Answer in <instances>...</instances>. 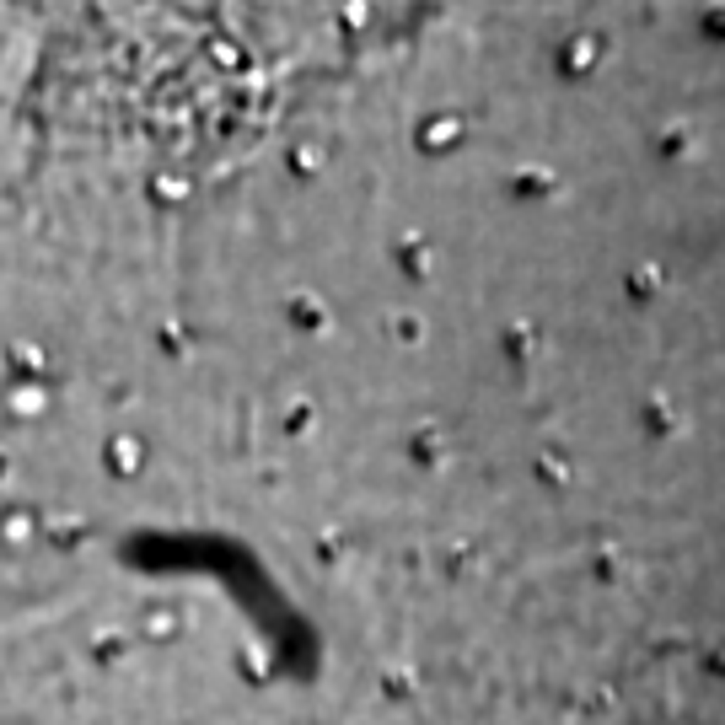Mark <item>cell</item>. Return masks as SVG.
<instances>
[{"mask_svg":"<svg viewBox=\"0 0 725 725\" xmlns=\"http://www.w3.org/2000/svg\"><path fill=\"white\" fill-rule=\"evenodd\" d=\"M596 60H602V38H596V33H580V38H569V43H564V70L569 75L596 70Z\"/></svg>","mask_w":725,"mask_h":725,"instance_id":"cell-1","label":"cell"},{"mask_svg":"<svg viewBox=\"0 0 725 725\" xmlns=\"http://www.w3.org/2000/svg\"><path fill=\"white\" fill-rule=\"evenodd\" d=\"M140 462H145V446L134 441V435H113V441H108V468L113 473L129 478V473H140Z\"/></svg>","mask_w":725,"mask_h":725,"instance_id":"cell-2","label":"cell"},{"mask_svg":"<svg viewBox=\"0 0 725 725\" xmlns=\"http://www.w3.org/2000/svg\"><path fill=\"white\" fill-rule=\"evenodd\" d=\"M457 140H462V119H451V113H441V119H430L419 129L424 151H446V145H457Z\"/></svg>","mask_w":725,"mask_h":725,"instance_id":"cell-3","label":"cell"},{"mask_svg":"<svg viewBox=\"0 0 725 725\" xmlns=\"http://www.w3.org/2000/svg\"><path fill=\"white\" fill-rule=\"evenodd\" d=\"M290 312H296V323H301V328H323V323H328V312L312 301V296H296V301H290Z\"/></svg>","mask_w":725,"mask_h":725,"instance_id":"cell-4","label":"cell"},{"mask_svg":"<svg viewBox=\"0 0 725 725\" xmlns=\"http://www.w3.org/2000/svg\"><path fill=\"white\" fill-rule=\"evenodd\" d=\"M682 140H688V124H672V129L661 134V151H666V156H677V151H682Z\"/></svg>","mask_w":725,"mask_h":725,"instance_id":"cell-5","label":"cell"},{"mask_svg":"<svg viewBox=\"0 0 725 725\" xmlns=\"http://www.w3.org/2000/svg\"><path fill=\"white\" fill-rule=\"evenodd\" d=\"M521 188H527V193H537V188H548V183H554V178H548V172H521Z\"/></svg>","mask_w":725,"mask_h":725,"instance_id":"cell-6","label":"cell"},{"mask_svg":"<svg viewBox=\"0 0 725 725\" xmlns=\"http://www.w3.org/2000/svg\"><path fill=\"white\" fill-rule=\"evenodd\" d=\"M655 290V269H640V274H634V296H650Z\"/></svg>","mask_w":725,"mask_h":725,"instance_id":"cell-7","label":"cell"},{"mask_svg":"<svg viewBox=\"0 0 725 725\" xmlns=\"http://www.w3.org/2000/svg\"><path fill=\"white\" fill-rule=\"evenodd\" d=\"M27 532H33V516H11V537H16V543H27Z\"/></svg>","mask_w":725,"mask_h":725,"instance_id":"cell-8","label":"cell"}]
</instances>
